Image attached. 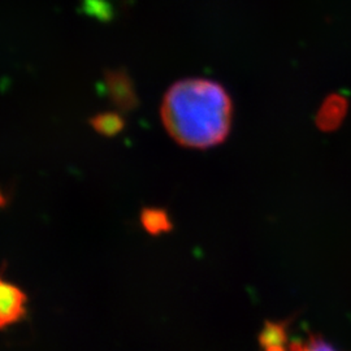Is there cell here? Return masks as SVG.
<instances>
[{"instance_id": "cell-7", "label": "cell", "mask_w": 351, "mask_h": 351, "mask_svg": "<svg viewBox=\"0 0 351 351\" xmlns=\"http://www.w3.org/2000/svg\"><path fill=\"white\" fill-rule=\"evenodd\" d=\"M343 107H345V103L342 99L330 98L322 107L320 112L317 114V125L324 130H332L337 128L345 116Z\"/></svg>"}, {"instance_id": "cell-1", "label": "cell", "mask_w": 351, "mask_h": 351, "mask_svg": "<svg viewBox=\"0 0 351 351\" xmlns=\"http://www.w3.org/2000/svg\"><path fill=\"white\" fill-rule=\"evenodd\" d=\"M160 117L180 146L207 150L228 137L233 103L220 84L207 78H185L167 90Z\"/></svg>"}, {"instance_id": "cell-4", "label": "cell", "mask_w": 351, "mask_h": 351, "mask_svg": "<svg viewBox=\"0 0 351 351\" xmlns=\"http://www.w3.org/2000/svg\"><path fill=\"white\" fill-rule=\"evenodd\" d=\"M288 322H267L259 335L263 351H288Z\"/></svg>"}, {"instance_id": "cell-6", "label": "cell", "mask_w": 351, "mask_h": 351, "mask_svg": "<svg viewBox=\"0 0 351 351\" xmlns=\"http://www.w3.org/2000/svg\"><path fill=\"white\" fill-rule=\"evenodd\" d=\"M90 125L101 136L113 137L124 129L125 121L117 112L98 113L94 117H91Z\"/></svg>"}, {"instance_id": "cell-3", "label": "cell", "mask_w": 351, "mask_h": 351, "mask_svg": "<svg viewBox=\"0 0 351 351\" xmlns=\"http://www.w3.org/2000/svg\"><path fill=\"white\" fill-rule=\"evenodd\" d=\"M25 293L11 282H0V326L5 329L20 322L26 314Z\"/></svg>"}, {"instance_id": "cell-2", "label": "cell", "mask_w": 351, "mask_h": 351, "mask_svg": "<svg viewBox=\"0 0 351 351\" xmlns=\"http://www.w3.org/2000/svg\"><path fill=\"white\" fill-rule=\"evenodd\" d=\"M108 98L120 111H132L137 106V95L132 80L124 71H107L104 75Z\"/></svg>"}, {"instance_id": "cell-8", "label": "cell", "mask_w": 351, "mask_h": 351, "mask_svg": "<svg viewBox=\"0 0 351 351\" xmlns=\"http://www.w3.org/2000/svg\"><path fill=\"white\" fill-rule=\"evenodd\" d=\"M289 351H339L330 342L319 335H310L306 339H297L289 343Z\"/></svg>"}, {"instance_id": "cell-5", "label": "cell", "mask_w": 351, "mask_h": 351, "mask_svg": "<svg viewBox=\"0 0 351 351\" xmlns=\"http://www.w3.org/2000/svg\"><path fill=\"white\" fill-rule=\"evenodd\" d=\"M141 224L151 236H160L172 230L173 224L163 208L147 207L141 213Z\"/></svg>"}]
</instances>
